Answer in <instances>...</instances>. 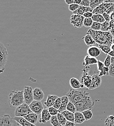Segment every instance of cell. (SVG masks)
<instances>
[{
    "label": "cell",
    "instance_id": "6da1fadb",
    "mask_svg": "<svg viewBox=\"0 0 114 126\" xmlns=\"http://www.w3.org/2000/svg\"><path fill=\"white\" fill-rule=\"evenodd\" d=\"M87 33L92 36L97 44L111 46L113 44L114 36L109 31H94L89 29L87 32Z\"/></svg>",
    "mask_w": 114,
    "mask_h": 126
},
{
    "label": "cell",
    "instance_id": "7a4b0ae2",
    "mask_svg": "<svg viewBox=\"0 0 114 126\" xmlns=\"http://www.w3.org/2000/svg\"><path fill=\"white\" fill-rule=\"evenodd\" d=\"M89 93L85 91L76 90L70 88L66 95L68 97L69 101L75 104L76 102L85 100L91 98Z\"/></svg>",
    "mask_w": 114,
    "mask_h": 126
},
{
    "label": "cell",
    "instance_id": "3957f363",
    "mask_svg": "<svg viewBox=\"0 0 114 126\" xmlns=\"http://www.w3.org/2000/svg\"><path fill=\"white\" fill-rule=\"evenodd\" d=\"M9 104L11 108H16L24 102L23 90H13L10 92L9 95Z\"/></svg>",
    "mask_w": 114,
    "mask_h": 126
},
{
    "label": "cell",
    "instance_id": "277c9868",
    "mask_svg": "<svg viewBox=\"0 0 114 126\" xmlns=\"http://www.w3.org/2000/svg\"><path fill=\"white\" fill-rule=\"evenodd\" d=\"M77 111L82 112L87 110H92L94 106L95 102L92 100L91 98L74 104Z\"/></svg>",
    "mask_w": 114,
    "mask_h": 126
},
{
    "label": "cell",
    "instance_id": "5b68a950",
    "mask_svg": "<svg viewBox=\"0 0 114 126\" xmlns=\"http://www.w3.org/2000/svg\"><path fill=\"white\" fill-rule=\"evenodd\" d=\"M90 67L85 66L82 71V74L80 77V82L84 85L87 89H89L92 84V76L89 74Z\"/></svg>",
    "mask_w": 114,
    "mask_h": 126
},
{
    "label": "cell",
    "instance_id": "8992f818",
    "mask_svg": "<svg viewBox=\"0 0 114 126\" xmlns=\"http://www.w3.org/2000/svg\"><path fill=\"white\" fill-rule=\"evenodd\" d=\"M8 59L7 48L2 43H0V73H2L5 70V66Z\"/></svg>",
    "mask_w": 114,
    "mask_h": 126
},
{
    "label": "cell",
    "instance_id": "52a82bcc",
    "mask_svg": "<svg viewBox=\"0 0 114 126\" xmlns=\"http://www.w3.org/2000/svg\"><path fill=\"white\" fill-rule=\"evenodd\" d=\"M32 112H33V111L30 109L29 105L24 102L16 108L14 113L16 117H24L25 116Z\"/></svg>",
    "mask_w": 114,
    "mask_h": 126
},
{
    "label": "cell",
    "instance_id": "ba28073f",
    "mask_svg": "<svg viewBox=\"0 0 114 126\" xmlns=\"http://www.w3.org/2000/svg\"><path fill=\"white\" fill-rule=\"evenodd\" d=\"M33 90L32 87L29 86H25L23 90L24 102L29 105L34 100Z\"/></svg>",
    "mask_w": 114,
    "mask_h": 126
},
{
    "label": "cell",
    "instance_id": "9c48e42d",
    "mask_svg": "<svg viewBox=\"0 0 114 126\" xmlns=\"http://www.w3.org/2000/svg\"><path fill=\"white\" fill-rule=\"evenodd\" d=\"M84 18L85 17L83 16L73 14L70 16V22L74 27L80 28L83 26Z\"/></svg>",
    "mask_w": 114,
    "mask_h": 126
},
{
    "label": "cell",
    "instance_id": "30bf717a",
    "mask_svg": "<svg viewBox=\"0 0 114 126\" xmlns=\"http://www.w3.org/2000/svg\"><path fill=\"white\" fill-rule=\"evenodd\" d=\"M29 107L33 112H34L38 115L40 114L44 109L41 101L34 100L29 105Z\"/></svg>",
    "mask_w": 114,
    "mask_h": 126
},
{
    "label": "cell",
    "instance_id": "8fae6325",
    "mask_svg": "<svg viewBox=\"0 0 114 126\" xmlns=\"http://www.w3.org/2000/svg\"><path fill=\"white\" fill-rule=\"evenodd\" d=\"M114 3H107L103 2L101 4H100L98 7L95 8L93 11V14H101L102 15L104 13L106 12V11Z\"/></svg>",
    "mask_w": 114,
    "mask_h": 126
},
{
    "label": "cell",
    "instance_id": "7c38bea8",
    "mask_svg": "<svg viewBox=\"0 0 114 126\" xmlns=\"http://www.w3.org/2000/svg\"><path fill=\"white\" fill-rule=\"evenodd\" d=\"M12 120L9 115L2 114L0 118V126H12Z\"/></svg>",
    "mask_w": 114,
    "mask_h": 126
},
{
    "label": "cell",
    "instance_id": "4fadbf2b",
    "mask_svg": "<svg viewBox=\"0 0 114 126\" xmlns=\"http://www.w3.org/2000/svg\"><path fill=\"white\" fill-rule=\"evenodd\" d=\"M87 53L88 56L93 58H97L101 54V50L98 47H89L87 49Z\"/></svg>",
    "mask_w": 114,
    "mask_h": 126
},
{
    "label": "cell",
    "instance_id": "5bb4252c",
    "mask_svg": "<svg viewBox=\"0 0 114 126\" xmlns=\"http://www.w3.org/2000/svg\"><path fill=\"white\" fill-rule=\"evenodd\" d=\"M101 84V78L98 76V74H96L92 75V84L89 88L90 90L95 89L99 87Z\"/></svg>",
    "mask_w": 114,
    "mask_h": 126
},
{
    "label": "cell",
    "instance_id": "9a60e30c",
    "mask_svg": "<svg viewBox=\"0 0 114 126\" xmlns=\"http://www.w3.org/2000/svg\"><path fill=\"white\" fill-rule=\"evenodd\" d=\"M41 116L39 121L40 123L45 124L50 120L51 115H50L49 110L47 108H44L41 112Z\"/></svg>",
    "mask_w": 114,
    "mask_h": 126
},
{
    "label": "cell",
    "instance_id": "2e32d148",
    "mask_svg": "<svg viewBox=\"0 0 114 126\" xmlns=\"http://www.w3.org/2000/svg\"><path fill=\"white\" fill-rule=\"evenodd\" d=\"M33 94L34 100L41 101L44 97V92L42 89L39 87H36L33 89Z\"/></svg>",
    "mask_w": 114,
    "mask_h": 126
},
{
    "label": "cell",
    "instance_id": "e0dca14e",
    "mask_svg": "<svg viewBox=\"0 0 114 126\" xmlns=\"http://www.w3.org/2000/svg\"><path fill=\"white\" fill-rule=\"evenodd\" d=\"M93 10L90 7H85L80 5L79 8L77 10L73 12V14L80 16H83V15L86 12H93Z\"/></svg>",
    "mask_w": 114,
    "mask_h": 126
},
{
    "label": "cell",
    "instance_id": "ac0fdd59",
    "mask_svg": "<svg viewBox=\"0 0 114 126\" xmlns=\"http://www.w3.org/2000/svg\"><path fill=\"white\" fill-rule=\"evenodd\" d=\"M82 39L84 40L85 44L87 46H89V47L93 46L94 45L97 44L92 36L87 32L86 35L82 38Z\"/></svg>",
    "mask_w": 114,
    "mask_h": 126
},
{
    "label": "cell",
    "instance_id": "d6986e66",
    "mask_svg": "<svg viewBox=\"0 0 114 126\" xmlns=\"http://www.w3.org/2000/svg\"><path fill=\"white\" fill-rule=\"evenodd\" d=\"M98 60L96 58L90 57L88 55L85 56L84 59V62L82 63V65L84 66H89L90 65H94L98 63Z\"/></svg>",
    "mask_w": 114,
    "mask_h": 126
},
{
    "label": "cell",
    "instance_id": "ffe728a7",
    "mask_svg": "<svg viewBox=\"0 0 114 126\" xmlns=\"http://www.w3.org/2000/svg\"><path fill=\"white\" fill-rule=\"evenodd\" d=\"M58 96L56 95H50L49 94L47 99V101L44 102V104L47 108H49L53 107L56 100L57 99Z\"/></svg>",
    "mask_w": 114,
    "mask_h": 126
},
{
    "label": "cell",
    "instance_id": "44dd1931",
    "mask_svg": "<svg viewBox=\"0 0 114 126\" xmlns=\"http://www.w3.org/2000/svg\"><path fill=\"white\" fill-rule=\"evenodd\" d=\"M13 119L19 123L21 126H36L29 122L27 120H26L24 117H13Z\"/></svg>",
    "mask_w": 114,
    "mask_h": 126
},
{
    "label": "cell",
    "instance_id": "7402d4cb",
    "mask_svg": "<svg viewBox=\"0 0 114 126\" xmlns=\"http://www.w3.org/2000/svg\"><path fill=\"white\" fill-rule=\"evenodd\" d=\"M69 101V99L66 95L61 97V104L60 108L58 110L59 112L61 113L62 112L66 110V107Z\"/></svg>",
    "mask_w": 114,
    "mask_h": 126
},
{
    "label": "cell",
    "instance_id": "603a6c76",
    "mask_svg": "<svg viewBox=\"0 0 114 126\" xmlns=\"http://www.w3.org/2000/svg\"><path fill=\"white\" fill-rule=\"evenodd\" d=\"M38 114L33 112L25 116L24 117L32 124L35 125L38 121Z\"/></svg>",
    "mask_w": 114,
    "mask_h": 126
},
{
    "label": "cell",
    "instance_id": "cb8c5ba5",
    "mask_svg": "<svg viewBox=\"0 0 114 126\" xmlns=\"http://www.w3.org/2000/svg\"><path fill=\"white\" fill-rule=\"evenodd\" d=\"M75 123L76 124H81L85 121V117L82 112L76 111L74 113Z\"/></svg>",
    "mask_w": 114,
    "mask_h": 126
},
{
    "label": "cell",
    "instance_id": "d4e9b609",
    "mask_svg": "<svg viewBox=\"0 0 114 126\" xmlns=\"http://www.w3.org/2000/svg\"><path fill=\"white\" fill-rule=\"evenodd\" d=\"M69 84L72 88L78 90L81 88V82L78 79L75 78H71L69 80Z\"/></svg>",
    "mask_w": 114,
    "mask_h": 126
},
{
    "label": "cell",
    "instance_id": "484cf974",
    "mask_svg": "<svg viewBox=\"0 0 114 126\" xmlns=\"http://www.w3.org/2000/svg\"><path fill=\"white\" fill-rule=\"evenodd\" d=\"M61 113L65 117L67 121L72 122H75L74 113L70 112L68 110H66L62 112Z\"/></svg>",
    "mask_w": 114,
    "mask_h": 126
},
{
    "label": "cell",
    "instance_id": "4316f807",
    "mask_svg": "<svg viewBox=\"0 0 114 126\" xmlns=\"http://www.w3.org/2000/svg\"><path fill=\"white\" fill-rule=\"evenodd\" d=\"M91 18L93 20V21L97 22L100 23H102L105 21V20L102 15L101 14H93Z\"/></svg>",
    "mask_w": 114,
    "mask_h": 126
},
{
    "label": "cell",
    "instance_id": "83f0119b",
    "mask_svg": "<svg viewBox=\"0 0 114 126\" xmlns=\"http://www.w3.org/2000/svg\"><path fill=\"white\" fill-rule=\"evenodd\" d=\"M97 47L100 48V49L104 52L105 54H108V53L111 51V46L106 45H99L97 44Z\"/></svg>",
    "mask_w": 114,
    "mask_h": 126
},
{
    "label": "cell",
    "instance_id": "f1b7e54d",
    "mask_svg": "<svg viewBox=\"0 0 114 126\" xmlns=\"http://www.w3.org/2000/svg\"><path fill=\"white\" fill-rule=\"evenodd\" d=\"M105 126H114V115H109L105 120Z\"/></svg>",
    "mask_w": 114,
    "mask_h": 126
},
{
    "label": "cell",
    "instance_id": "f546056e",
    "mask_svg": "<svg viewBox=\"0 0 114 126\" xmlns=\"http://www.w3.org/2000/svg\"><path fill=\"white\" fill-rule=\"evenodd\" d=\"M90 2V7L94 10L98 6L104 2V0H89Z\"/></svg>",
    "mask_w": 114,
    "mask_h": 126
},
{
    "label": "cell",
    "instance_id": "4dcf8cb0",
    "mask_svg": "<svg viewBox=\"0 0 114 126\" xmlns=\"http://www.w3.org/2000/svg\"><path fill=\"white\" fill-rule=\"evenodd\" d=\"M57 116L60 124L62 126H65L66 122L67 121L65 117L61 113H60V112H59L57 114Z\"/></svg>",
    "mask_w": 114,
    "mask_h": 126
},
{
    "label": "cell",
    "instance_id": "1f68e13d",
    "mask_svg": "<svg viewBox=\"0 0 114 126\" xmlns=\"http://www.w3.org/2000/svg\"><path fill=\"white\" fill-rule=\"evenodd\" d=\"M82 112L85 117V120L86 121L90 120L93 117V114L91 110H87L82 111Z\"/></svg>",
    "mask_w": 114,
    "mask_h": 126
},
{
    "label": "cell",
    "instance_id": "d6a6232c",
    "mask_svg": "<svg viewBox=\"0 0 114 126\" xmlns=\"http://www.w3.org/2000/svg\"><path fill=\"white\" fill-rule=\"evenodd\" d=\"M50 122L52 126H62L59 122L57 115L51 116Z\"/></svg>",
    "mask_w": 114,
    "mask_h": 126
},
{
    "label": "cell",
    "instance_id": "836d02e7",
    "mask_svg": "<svg viewBox=\"0 0 114 126\" xmlns=\"http://www.w3.org/2000/svg\"><path fill=\"white\" fill-rule=\"evenodd\" d=\"M101 23L94 21L92 26L90 27V29L94 31H101Z\"/></svg>",
    "mask_w": 114,
    "mask_h": 126
},
{
    "label": "cell",
    "instance_id": "e575fe53",
    "mask_svg": "<svg viewBox=\"0 0 114 126\" xmlns=\"http://www.w3.org/2000/svg\"><path fill=\"white\" fill-rule=\"evenodd\" d=\"M66 110H68L73 113H75V112L77 111L76 108L74 104L71 102V101H69V102L68 103L66 107Z\"/></svg>",
    "mask_w": 114,
    "mask_h": 126
},
{
    "label": "cell",
    "instance_id": "d590c367",
    "mask_svg": "<svg viewBox=\"0 0 114 126\" xmlns=\"http://www.w3.org/2000/svg\"><path fill=\"white\" fill-rule=\"evenodd\" d=\"M93 22L91 18H85L83 22V26L85 27H91Z\"/></svg>",
    "mask_w": 114,
    "mask_h": 126
},
{
    "label": "cell",
    "instance_id": "8d00e7d4",
    "mask_svg": "<svg viewBox=\"0 0 114 126\" xmlns=\"http://www.w3.org/2000/svg\"><path fill=\"white\" fill-rule=\"evenodd\" d=\"M110 26V21H105L101 23V31L103 32H109V28Z\"/></svg>",
    "mask_w": 114,
    "mask_h": 126
},
{
    "label": "cell",
    "instance_id": "74e56055",
    "mask_svg": "<svg viewBox=\"0 0 114 126\" xmlns=\"http://www.w3.org/2000/svg\"><path fill=\"white\" fill-rule=\"evenodd\" d=\"M109 70V68L108 67L105 66L103 70H102L101 71L99 72V73L98 74V76L100 77L102 76H106V75L109 76V74H108Z\"/></svg>",
    "mask_w": 114,
    "mask_h": 126
},
{
    "label": "cell",
    "instance_id": "f35d334b",
    "mask_svg": "<svg viewBox=\"0 0 114 126\" xmlns=\"http://www.w3.org/2000/svg\"><path fill=\"white\" fill-rule=\"evenodd\" d=\"M80 6V5L79 4L73 3L68 6V9H69V11L73 12L75 11L76 10H77L79 8Z\"/></svg>",
    "mask_w": 114,
    "mask_h": 126
},
{
    "label": "cell",
    "instance_id": "ab89813d",
    "mask_svg": "<svg viewBox=\"0 0 114 126\" xmlns=\"http://www.w3.org/2000/svg\"><path fill=\"white\" fill-rule=\"evenodd\" d=\"M61 104V97H58L57 99L56 100L53 107L59 110V109L60 108Z\"/></svg>",
    "mask_w": 114,
    "mask_h": 126
},
{
    "label": "cell",
    "instance_id": "60d3db41",
    "mask_svg": "<svg viewBox=\"0 0 114 126\" xmlns=\"http://www.w3.org/2000/svg\"><path fill=\"white\" fill-rule=\"evenodd\" d=\"M49 110V112L51 116H54V115H57V114L59 113L58 110L56 109L53 107H50L49 108H48Z\"/></svg>",
    "mask_w": 114,
    "mask_h": 126
},
{
    "label": "cell",
    "instance_id": "b9f144b4",
    "mask_svg": "<svg viewBox=\"0 0 114 126\" xmlns=\"http://www.w3.org/2000/svg\"><path fill=\"white\" fill-rule=\"evenodd\" d=\"M111 57L109 55H107L105 60L104 62V66L106 67H109L110 66V65L111 64Z\"/></svg>",
    "mask_w": 114,
    "mask_h": 126
},
{
    "label": "cell",
    "instance_id": "7bdbcfd3",
    "mask_svg": "<svg viewBox=\"0 0 114 126\" xmlns=\"http://www.w3.org/2000/svg\"><path fill=\"white\" fill-rule=\"evenodd\" d=\"M97 64L98 70L99 72H100V71H101L102 70H103V69L105 67L104 63H103L101 61L98 60V63Z\"/></svg>",
    "mask_w": 114,
    "mask_h": 126
},
{
    "label": "cell",
    "instance_id": "ee69618b",
    "mask_svg": "<svg viewBox=\"0 0 114 126\" xmlns=\"http://www.w3.org/2000/svg\"><path fill=\"white\" fill-rule=\"evenodd\" d=\"M109 76L112 77H114V63L111 64L110 66L109 67Z\"/></svg>",
    "mask_w": 114,
    "mask_h": 126
},
{
    "label": "cell",
    "instance_id": "f6af8a7d",
    "mask_svg": "<svg viewBox=\"0 0 114 126\" xmlns=\"http://www.w3.org/2000/svg\"><path fill=\"white\" fill-rule=\"evenodd\" d=\"M81 6H83L85 7H90V2L89 0H82L81 3L80 4Z\"/></svg>",
    "mask_w": 114,
    "mask_h": 126
},
{
    "label": "cell",
    "instance_id": "bcb514c9",
    "mask_svg": "<svg viewBox=\"0 0 114 126\" xmlns=\"http://www.w3.org/2000/svg\"><path fill=\"white\" fill-rule=\"evenodd\" d=\"M114 12V4L113 5H112L111 7H110L106 11V13L107 14H108V15H110L112 13H113Z\"/></svg>",
    "mask_w": 114,
    "mask_h": 126
},
{
    "label": "cell",
    "instance_id": "7dc6e473",
    "mask_svg": "<svg viewBox=\"0 0 114 126\" xmlns=\"http://www.w3.org/2000/svg\"><path fill=\"white\" fill-rule=\"evenodd\" d=\"M102 16H103V17L104 18L105 21H110V20H111L110 15H108L106 12H105V13H104L102 14Z\"/></svg>",
    "mask_w": 114,
    "mask_h": 126
},
{
    "label": "cell",
    "instance_id": "c3c4849f",
    "mask_svg": "<svg viewBox=\"0 0 114 126\" xmlns=\"http://www.w3.org/2000/svg\"><path fill=\"white\" fill-rule=\"evenodd\" d=\"M93 15V13L92 12H86L85 13H84L83 15V16L85 18H91Z\"/></svg>",
    "mask_w": 114,
    "mask_h": 126
},
{
    "label": "cell",
    "instance_id": "681fc988",
    "mask_svg": "<svg viewBox=\"0 0 114 126\" xmlns=\"http://www.w3.org/2000/svg\"><path fill=\"white\" fill-rule=\"evenodd\" d=\"M75 124L76 123L75 122H72L67 121L65 126H75Z\"/></svg>",
    "mask_w": 114,
    "mask_h": 126
},
{
    "label": "cell",
    "instance_id": "f907efd6",
    "mask_svg": "<svg viewBox=\"0 0 114 126\" xmlns=\"http://www.w3.org/2000/svg\"><path fill=\"white\" fill-rule=\"evenodd\" d=\"M114 27V20H111L110 21V26L109 28V31L111 30Z\"/></svg>",
    "mask_w": 114,
    "mask_h": 126
},
{
    "label": "cell",
    "instance_id": "816d5d0a",
    "mask_svg": "<svg viewBox=\"0 0 114 126\" xmlns=\"http://www.w3.org/2000/svg\"><path fill=\"white\" fill-rule=\"evenodd\" d=\"M65 1V3L68 5H70L74 3V0H64Z\"/></svg>",
    "mask_w": 114,
    "mask_h": 126
},
{
    "label": "cell",
    "instance_id": "f5cc1de1",
    "mask_svg": "<svg viewBox=\"0 0 114 126\" xmlns=\"http://www.w3.org/2000/svg\"><path fill=\"white\" fill-rule=\"evenodd\" d=\"M12 126H21L19 123H18L16 121L13 119L12 120Z\"/></svg>",
    "mask_w": 114,
    "mask_h": 126
},
{
    "label": "cell",
    "instance_id": "db71d44e",
    "mask_svg": "<svg viewBox=\"0 0 114 126\" xmlns=\"http://www.w3.org/2000/svg\"><path fill=\"white\" fill-rule=\"evenodd\" d=\"M82 0H74V3H75V4L80 5V4L81 3Z\"/></svg>",
    "mask_w": 114,
    "mask_h": 126
},
{
    "label": "cell",
    "instance_id": "11a10c76",
    "mask_svg": "<svg viewBox=\"0 0 114 126\" xmlns=\"http://www.w3.org/2000/svg\"><path fill=\"white\" fill-rule=\"evenodd\" d=\"M104 2L107 3H114V0H104Z\"/></svg>",
    "mask_w": 114,
    "mask_h": 126
},
{
    "label": "cell",
    "instance_id": "9f6ffc18",
    "mask_svg": "<svg viewBox=\"0 0 114 126\" xmlns=\"http://www.w3.org/2000/svg\"><path fill=\"white\" fill-rule=\"evenodd\" d=\"M107 55H110L111 57H114V50H111V51L108 53V54Z\"/></svg>",
    "mask_w": 114,
    "mask_h": 126
},
{
    "label": "cell",
    "instance_id": "6f0895ef",
    "mask_svg": "<svg viewBox=\"0 0 114 126\" xmlns=\"http://www.w3.org/2000/svg\"><path fill=\"white\" fill-rule=\"evenodd\" d=\"M109 32H111V33L112 34V35L114 36V27L111 30H110Z\"/></svg>",
    "mask_w": 114,
    "mask_h": 126
},
{
    "label": "cell",
    "instance_id": "680465c9",
    "mask_svg": "<svg viewBox=\"0 0 114 126\" xmlns=\"http://www.w3.org/2000/svg\"><path fill=\"white\" fill-rule=\"evenodd\" d=\"M110 18H111V20H113V19H114V12L112 13L110 15Z\"/></svg>",
    "mask_w": 114,
    "mask_h": 126
},
{
    "label": "cell",
    "instance_id": "91938a15",
    "mask_svg": "<svg viewBox=\"0 0 114 126\" xmlns=\"http://www.w3.org/2000/svg\"><path fill=\"white\" fill-rule=\"evenodd\" d=\"M111 64L114 63V57H111Z\"/></svg>",
    "mask_w": 114,
    "mask_h": 126
},
{
    "label": "cell",
    "instance_id": "94428289",
    "mask_svg": "<svg viewBox=\"0 0 114 126\" xmlns=\"http://www.w3.org/2000/svg\"><path fill=\"white\" fill-rule=\"evenodd\" d=\"M111 50H114V44H112L111 46Z\"/></svg>",
    "mask_w": 114,
    "mask_h": 126
},
{
    "label": "cell",
    "instance_id": "6125c7cd",
    "mask_svg": "<svg viewBox=\"0 0 114 126\" xmlns=\"http://www.w3.org/2000/svg\"><path fill=\"white\" fill-rule=\"evenodd\" d=\"M84 85L83 84L81 83V88H84Z\"/></svg>",
    "mask_w": 114,
    "mask_h": 126
},
{
    "label": "cell",
    "instance_id": "be15d7a7",
    "mask_svg": "<svg viewBox=\"0 0 114 126\" xmlns=\"http://www.w3.org/2000/svg\"><path fill=\"white\" fill-rule=\"evenodd\" d=\"M113 44H114V36L113 37Z\"/></svg>",
    "mask_w": 114,
    "mask_h": 126
},
{
    "label": "cell",
    "instance_id": "e7e4bbea",
    "mask_svg": "<svg viewBox=\"0 0 114 126\" xmlns=\"http://www.w3.org/2000/svg\"><path fill=\"white\" fill-rule=\"evenodd\" d=\"M113 20H114V19H113Z\"/></svg>",
    "mask_w": 114,
    "mask_h": 126
},
{
    "label": "cell",
    "instance_id": "03108f58",
    "mask_svg": "<svg viewBox=\"0 0 114 126\" xmlns=\"http://www.w3.org/2000/svg\"></svg>",
    "mask_w": 114,
    "mask_h": 126
}]
</instances>
